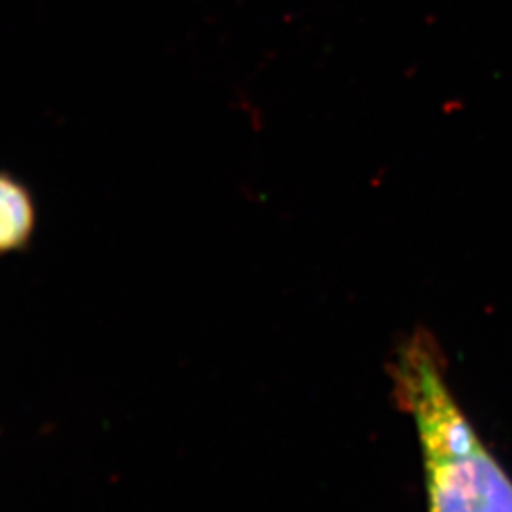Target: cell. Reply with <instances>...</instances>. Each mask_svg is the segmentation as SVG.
<instances>
[{"label": "cell", "mask_w": 512, "mask_h": 512, "mask_svg": "<svg viewBox=\"0 0 512 512\" xmlns=\"http://www.w3.org/2000/svg\"><path fill=\"white\" fill-rule=\"evenodd\" d=\"M439 348L416 332L391 365L397 401L420 442L427 512H512V480L446 384Z\"/></svg>", "instance_id": "obj_1"}, {"label": "cell", "mask_w": 512, "mask_h": 512, "mask_svg": "<svg viewBox=\"0 0 512 512\" xmlns=\"http://www.w3.org/2000/svg\"><path fill=\"white\" fill-rule=\"evenodd\" d=\"M35 228L37 203L31 188L10 171H0V255L21 251Z\"/></svg>", "instance_id": "obj_2"}]
</instances>
